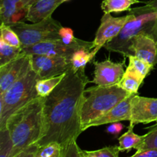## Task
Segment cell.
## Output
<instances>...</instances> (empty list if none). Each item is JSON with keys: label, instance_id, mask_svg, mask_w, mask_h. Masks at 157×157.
I'll return each instance as SVG.
<instances>
[{"label": "cell", "instance_id": "1", "mask_svg": "<svg viewBox=\"0 0 157 157\" xmlns=\"http://www.w3.org/2000/svg\"><path fill=\"white\" fill-rule=\"evenodd\" d=\"M85 68L75 70L71 66L62 81L44 98V127L38 147L52 142L63 148L77 141L82 133L81 108L86 84L89 83Z\"/></svg>", "mask_w": 157, "mask_h": 157}, {"label": "cell", "instance_id": "2", "mask_svg": "<svg viewBox=\"0 0 157 157\" xmlns=\"http://www.w3.org/2000/svg\"><path fill=\"white\" fill-rule=\"evenodd\" d=\"M44 98L38 97L12 113L6 128L13 143V157L27 147L37 144L44 127L43 104Z\"/></svg>", "mask_w": 157, "mask_h": 157}, {"label": "cell", "instance_id": "3", "mask_svg": "<svg viewBox=\"0 0 157 157\" xmlns=\"http://www.w3.org/2000/svg\"><path fill=\"white\" fill-rule=\"evenodd\" d=\"M130 95L118 84L113 86H99L85 89L81 108L82 130L93 121L99 119L112 110L121 101Z\"/></svg>", "mask_w": 157, "mask_h": 157}, {"label": "cell", "instance_id": "4", "mask_svg": "<svg viewBox=\"0 0 157 157\" xmlns=\"http://www.w3.org/2000/svg\"><path fill=\"white\" fill-rule=\"evenodd\" d=\"M39 78L33 70L0 94V130L6 128L8 119L16 110L38 98L36 84Z\"/></svg>", "mask_w": 157, "mask_h": 157}, {"label": "cell", "instance_id": "5", "mask_svg": "<svg viewBox=\"0 0 157 157\" xmlns=\"http://www.w3.org/2000/svg\"><path fill=\"white\" fill-rule=\"evenodd\" d=\"M147 34L157 41V13L135 15L127 21L119 35L104 46L107 51L117 52L124 58L132 56L131 40L140 34Z\"/></svg>", "mask_w": 157, "mask_h": 157}, {"label": "cell", "instance_id": "6", "mask_svg": "<svg viewBox=\"0 0 157 157\" xmlns=\"http://www.w3.org/2000/svg\"><path fill=\"white\" fill-rule=\"evenodd\" d=\"M9 26L18 35L21 48L44 41L61 40L59 32L62 25L52 17L31 24L17 21Z\"/></svg>", "mask_w": 157, "mask_h": 157}, {"label": "cell", "instance_id": "7", "mask_svg": "<svg viewBox=\"0 0 157 157\" xmlns=\"http://www.w3.org/2000/svg\"><path fill=\"white\" fill-rule=\"evenodd\" d=\"M93 41H85L79 39L72 44H66L61 40L48 41L38 43L29 47L21 48V52L27 55H44L48 56L63 57L71 60L73 54L81 48H90Z\"/></svg>", "mask_w": 157, "mask_h": 157}, {"label": "cell", "instance_id": "8", "mask_svg": "<svg viewBox=\"0 0 157 157\" xmlns=\"http://www.w3.org/2000/svg\"><path fill=\"white\" fill-rule=\"evenodd\" d=\"M133 16L134 15L133 14H128L125 16L113 17L110 14L104 13L101 18V25L97 31L93 41L92 53L96 55L101 48L116 38L127 21H130Z\"/></svg>", "mask_w": 157, "mask_h": 157}, {"label": "cell", "instance_id": "9", "mask_svg": "<svg viewBox=\"0 0 157 157\" xmlns=\"http://www.w3.org/2000/svg\"><path fill=\"white\" fill-rule=\"evenodd\" d=\"M32 69L31 55L21 54L10 62L0 67V94L4 93L14 83Z\"/></svg>", "mask_w": 157, "mask_h": 157}, {"label": "cell", "instance_id": "10", "mask_svg": "<svg viewBox=\"0 0 157 157\" xmlns=\"http://www.w3.org/2000/svg\"><path fill=\"white\" fill-rule=\"evenodd\" d=\"M32 70L39 79L52 78L66 73L71 67V60L63 57L31 55Z\"/></svg>", "mask_w": 157, "mask_h": 157}, {"label": "cell", "instance_id": "11", "mask_svg": "<svg viewBox=\"0 0 157 157\" xmlns=\"http://www.w3.org/2000/svg\"><path fill=\"white\" fill-rule=\"evenodd\" d=\"M94 73L91 82L96 85L107 87L118 84L125 72V61L116 63L107 59L104 61H94Z\"/></svg>", "mask_w": 157, "mask_h": 157}, {"label": "cell", "instance_id": "12", "mask_svg": "<svg viewBox=\"0 0 157 157\" xmlns=\"http://www.w3.org/2000/svg\"><path fill=\"white\" fill-rule=\"evenodd\" d=\"M157 122V98L135 94L132 100L131 120L130 124Z\"/></svg>", "mask_w": 157, "mask_h": 157}, {"label": "cell", "instance_id": "13", "mask_svg": "<svg viewBox=\"0 0 157 157\" xmlns=\"http://www.w3.org/2000/svg\"><path fill=\"white\" fill-rule=\"evenodd\" d=\"M132 55L146 61L152 66L157 64V41L147 34H140L131 40Z\"/></svg>", "mask_w": 157, "mask_h": 157}, {"label": "cell", "instance_id": "14", "mask_svg": "<svg viewBox=\"0 0 157 157\" xmlns=\"http://www.w3.org/2000/svg\"><path fill=\"white\" fill-rule=\"evenodd\" d=\"M36 0H0V20L6 25L25 18L28 10Z\"/></svg>", "mask_w": 157, "mask_h": 157}, {"label": "cell", "instance_id": "15", "mask_svg": "<svg viewBox=\"0 0 157 157\" xmlns=\"http://www.w3.org/2000/svg\"><path fill=\"white\" fill-rule=\"evenodd\" d=\"M135 94H130L123 100L110 111L106 113L99 119L93 121L87 126V129L92 127H97L103 124H112L120 121H130L131 120L132 100Z\"/></svg>", "mask_w": 157, "mask_h": 157}, {"label": "cell", "instance_id": "16", "mask_svg": "<svg viewBox=\"0 0 157 157\" xmlns=\"http://www.w3.org/2000/svg\"><path fill=\"white\" fill-rule=\"evenodd\" d=\"M64 2V0H36L28 10L25 19L35 23L52 17L57 8Z\"/></svg>", "mask_w": 157, "mask_h": 157}, {"label": "cell", "instance_id": "17", "mask_svg": "<svg viewBox=\"0 0 157 157\" xmlns=\"http://www.w3.org/2000/svg\"><path fill=\"white\" fill-rule=\"evenodd\" d=\"M144 80L130 66H127L118 85L130 94H137L138 90Z\"/></svg>", "mask_w": 157, "mask_h": 157}, {"label": "cell", "instance_id": "18", "mask_svg": "<svg viewBox=\"0 0 157 157\" xmlns=\"http://www.w3.org/2000/svg\"><path fill=\"white\" fill-rule=\"evenodd\" d=\"M134 125L130 124L126 133L121 135L119 138V150L121 152H130L133 149L136 150L144 141L145 135L140 136L133 132Z\"/></svg>", "mask_w": 157, "mask_h": 157}, {"label": "cell", "instance_id": "19", "mask_svg": "<svg viewBox=\"0 0 157 157\" xmlns=\"http://www.w3.org/2000/svg\"><path fill=\"white\" fill-rule=\"evenodd\" d=\"M140 0H102L101 9L104 13L122 12L129 11L132 5L140 3Z\"/></svg>", "mask_w": 157, "mask_h": 157}, {"label": "cell", "instance_id": "20", "mask_svg": "<svg viewBox=\"0 0 157 157\" xmlns=\"http://www.w3.org/2000/svg\"><path fill=\"white\" fill-rule=\"evenodd\" d=\"M91 50L90 48H81L77 50L71 58V66L75 70L85 68L87 63L91 61L95 57Z\"/></svg>", "mask_w": 157, "mask_h": 157}, {"label": "cell", "instance_id": "21", "mask_svg": "<svg viewBox=\"0 0 157 157\" xmlns=\"http://www.w3.org/2000/svg\"><path fill=\"white\" fill-rule=\"evenodd\" d=\"M66 73L58 76L52 77L44 79H38L36 84V90L38 92V97L46 98L54 90V89L59 84V83L62 81Z\"/></svg>", "mask_w": 157, "mask_h": 157}, {"label": "cell", "instance_id": "22", "mask_svg": "<svg viewBox=\"0 0 157 157\" xmlns=\"http://www.w3.org/2000/svg\"><path fill=\"white\" fill-rule=\"evenodd\" d=\"M21 54V48H15L0 39V67L16 58Z\"/></svg>", "mask_w": 157, "mask_h": 157}, {"label": "cell", "instance_id": "23", "mask_svg": "<svg viewBox=\"0 0 157 157\" xmlns=\"http://www.w3.org/2000/svg\"><path fill=\"white\" fill-rule=\"evenodd\" d=\"M63 147L56 142H52L38 147L35 157H61Z\"/></svg>", "mask_w": 157, "mask_h": 157}, {"label": "cell", "instance_id": "24", "mask_svg": "<svg viewBox=\"0 0 157 157\" xmlns=\"http://www.w3.org/2000/svg\"><path fill=\"white\" fill-rule=\"evenodd\" d=\"M148 130L142 144L137 147L136 151L146 150H157V122L152 127L147 128Z\"/></svg>", "mask_w": 157, "mask_h": 157}, {"label": "cell", "instance_id": "25", "mask_svg": "<svg viewBox=\"0 0 157 157\" xmlns=\"http://www.w3.org/2000/svg\"><path fill=\"white\" fill-rule=\"evenodd\" d=\"M13 143L6 128L0 130V157H13Z\"/></svg>", "mask_w": 157, "mask_h": 157}, {"label": "cell", "instance_id": "26", "mask_svg": "<svg viewBox=\"0 0 157 157\" xmlns=\"http://www.w3.org/2000/svg\"><path fill=\"white\" fill-rule=\"evenodd\" d=\"M129 65L136 73H137L142 78L145 79L146 77L153 69V66L150 65L146 61L140 59L137 57L132 55L129 57Z\"/></svg>", "mask_w": 157, "mask_h": 157}, {"label": "cell", "instance_id": "27", "mask_svg": "<svg viewBox=\"0 0 157 157\" xmlns=\"http://www.w3.org/2000/svg\"><path fill=\"white\" fill-rule=\"evenodd\" d=\"M0 31H1L0 39H2L5 43L15 48H21V41H20L18 35L9 25L1 22Z\"/></svg>", "mask_w": 157, "mask_h": 157}, {"label": "cell", "instance_id": "28", "mask_svg": "<svg viewBox=\"0 0 157 157\" xmlns=\"http://www.w3.org/2000/svg\"><path fill=\"white\" fill-rule=\"evenodd\" d=\"M86 154L90 157H120V150L118 146H109L97 150L87 151L84 150Z\"/></svg>", "mask_w": 157, "mask_h": 157}, {"label": "cell", "instance_id": "29", "mask_svg": "<svg viewBox=\"0 0 157 157\" xmlns=\"http://www.w3.org/2000/svg\"><path fill=\"white\" fill-rule=\"evenodd\" d=\"M147 13H157V0H150L145 2L144 6L133 8L129 10V14H133L135 15Z\"/></svg>", "mask_w": 157, "mask_h": 157}, {"label": "cell", "instance_id": "30", "mask_svg": "<svg viewBox=\"0 0 157 157\" xmlns=\"http://www.w3.org/2000/svg\"><path fill=\"white\" fill-rule=\"evenodd\" d=\"M61 157H90L86 154L85 151L82 150L76 141L71 143L66 147L63 148V153Z\"/></svg>", "mask_w": 157, "mask_h": 157}, {"label": "cell", "instance_id": "31", "mask_svg": "<svg viewBox=\"0 0 157 157\" xmlns=\"http://www.w3.org/2000/svg\"><path fill=\"white\" fill-rule=\"evenodd\" d=\"M60 38L63 43L66 44H72L78 41V38H75L74 32L71 28L61 27L59 32Z\"/></svg>", "mask_w": 157, "mask_h": 157}, {"label": "cell", "instance_id": "32", "mask_svg": "<svg viewBox=\"0 0 157 157\" xmlns=\"http://www.w3.org/2000/svg\"><path fill=\"white\" fill-rule=\"evenodd\" d=\"M38 149V144H33L30 147H27L22 151L18 153V154L15 155L14 157H35V153Z\"/></svg>", "mask_w": 157, "mask_h": 157}, {"label": "cell", "instance_id": "33", "mask_svg": "<svg viewBox=\"0 0 157 157\" xmlns=\"http://www.w3.org/2000/svg\"><path fill=\"white\" fill-rule=\"evenodd\" d=\"M124 127H125V126L119 122L112 123V124H110V126L107 127L106 131H107V133L113 135L115 137H117L121 133V132L122 131Z\"/></svg>", "mask_w": 157, "mask_h": 157}, {"label": "cell", "instance_id": "34", "mask_svg": "<svg viewBox=\"0 0 157 157\" xmlns=\"http://www.w3.org/2000/svg\"><path fill=\"white\" fill-rule=\"evenodd\" d=\"M130 157H157V150H146L136 151Z\"/></svg>", "mask_w": 157, "mask_h": 157}, {"label": "cell", "instance_id": "35", "mask_svg": "<svg viewBox=\"0 0 157 157\" xmlns=\"http://www.w3.org/2000/svg\"><path fill=\"white\" fill-rule=\"evenodd\" d=\"M64 2H66V1H67V0H64Z\"/></svg>", "mask_w": 157, "mask_h": 157}]
</instances>
